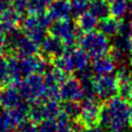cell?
<instances>
[{"label":"cell","mask_w":132,"mask_h":132,"mask_svg":"<svg viewBox=\"0 0 132 132\" xmlns=\"http://www.w3.org/2000/svg\"><path fill=\"white\" fill-rule=\"evenodd\" d=\"M130 104L114 96L103 102L100 124L107 132H125L130 126Z\"/></svg>","instance_id":"cell-1"},{"label":"cell","mask_w":132,"mask_h":132,"mask_svg":"<svg viewBox=\"0 0 132 132\" xmlns=\"http://www.w3.org/2000/svg\"><path fill=\"white\" fill-rule=\"evenodd\" d=\"M80 47L89 55L90 58L96 59L108 54L110 44L108 37L100 31L84 33L78 39Z\"/></svg>","instance_id":"cell-2"},{"label":"cell","mask_w":132,"mask_h":132,"mask_svg":"<svg viewBox=\"0 0 132 132\" xmlns=\"http://www.w3.org/2000/svg\"><path fill=\"white\" fill-rule=\"evenodd\" d=\"M52 21L53 20L46 12L39 15L29 14L22 22V30L29 38L40 44V42L46 36L45 32L50 28Z\"/></svg>","instance_id":"cell-3"},{"label":"cell","mask_w":132,"mask_h":132,"mask_svg":"<svg viewBox=\"0 0 132 132\" xmlns=\"http://www.w3.org/2000/svg\"><path fill=\"white\" fill-rule=\"evenodd\" d=\"M19 91L24 100L29 102H36L43 99L45 85L42 74H32L24 77L19 85Z\"/></svg>","instance_id":"cell-4"},{"label":"cell","mask_w":132,"mask_h":132,"mask_svg":"<svg viewBox=\"0 0 132 132\" xmlns=\"http://www.w3.org/2000/svg\"><path fill=\"white\" fill-rule=\"evenodd\" d=\"M80 106V113L78 116V119L76 120V123L85 128L100 125L101 111L103 106L102 101H99L98 98L82 99Z\"/></svg>","instance_id":"cell-5"},{"label":"cell","mask_w":132,"mask_h":132,"mask_svg":"<svg viewBox=\"0 0 132 132\" xmlns=\"http://www.w3.org/2000/svg\"><path fill=\"white\" fill-rule=\"evenodd\" d=\"M50 34L62 40L64 45L67 48L73 47L78 38V29L74 23V25L70 22V20H61L54 21L48 28Z\"/></svg>","instance_id":"cell-6"},{"label":"cell","mask_w":132,"mask_h":132,"mask_svg":"<svg viewBox=\"0 0 132 132\" xmlns=\"http://www.w3.org/2000/svg\"><path fill=\"white\" fill-rule=\"evenodd\" d=\"M93 88L97 98L104 102L118 94V85L116 75H102L93 78Z\"/></svg>","instance_id":"cell-7"},{"label":"cell","mask_w":132,"mask_h":132,"mask_svg":"<svg viewBox=\"0 0 132 132\" xmlns=\"http://www.w3.org/2000/svg\"><path fill=\"white\" fill-rule=\"evenodd\" d=\"M60 95L63 101H80L84 99V88L76 76H68L60 86Z\"/></svg>","instance_id":"cell-8"},{"label":"cell","mask_w":132,"mask_h":132,"mask_svg":"<svg viewBox=\"0 0 132 132\" xmlns=\"http://www.w3.org/2000/svg\"><path fill=\"white\" fill-rule=\"evenodd\" d=\"M66 46L59 38L55 37L54 35L50 34L46 35L43 40L40 42L39 51L41 52V56L46 60H54L55 58L61 56L65 53Z\"/></svg>","instance_id":"cell-9"},{"label":"cell","mask_w":132,"mask_h":132,"mask_svg":"<svg viewBox=\"0 0 132 132\" xmlns=\"http://www.w3.org/2000/svg\"><path fill=\"white\" fill-rule=\"evenodd\" d=\"M116 78L118 96L129 104H132V76L130 72L126 68L121 67L116 73Z\"/></svg>","instance_id":"cell-10"},{"label":"cell","mask_w":132,"mask_h":132,"mask_svg":"<svg viewBox=\"0 0 132 132\" xmlns=\"http://www.w3.org/2000/svg\"><path fill=\"white\" fill-rule=\"evenodd\" d=\"M22 102H24V99L18 87L7 85L2 88L0 92V105L4 109H12L19 106Z\"/></svg>","instance_id":"cell-11"},{"label":"cell","mask_w":132,"mask_h":132,"mask_svg":"<svg viewBox=\"0 0 132 132\" xmlns=\"http://www.w3.org/2000/svg\"><path fill=\"white\" fill-rule=\"evenodd\" d=\"M46 13L53 21L69 20L72 7L69 0H54L51 2Z\"/></svg>","instance_id":"cell-12"},{"label":"cell","mask_w":132,"mask_h":132,"mask_svg":"<svg viewBox=\"0 0 132 132\" xmlns=\"http://www.w3.org/2000/svg\"><path fill=\"white\" fill-rule=\"evenodd\" d=\"M114 67H116V62L108 54L94 59L91 66L93 73L96 74V76L109 75L114 70Z\"/></svg>","instance_id":"cell-13"},{"label":"cell","mask_w":132,"mask_h":132,"mask_svg":"<svg viewBox=\"0 0 132 132\" xmlns=\"http://www.w3.org/2000/svg\"><path fill=\"white\" fill-rule=\"evenodd\" d=\"M123 24L124 22L122 19L111 15L101 20L100 23L98 24V29L101 33H103L107 37H113V36L116 37L120 33Z\"/></svg>","instance_id":"cell-14"},{"label":"cell","mask_w":132,"mask_h":132,"mask_svg":"<svg viewBox=\"0 0 132 132\" xmlns=\"http://www.w3.org/2000/svg\"><path fill=\"white\" fill-rule=\"evenodd\" d=\"M6 63L8 69V82L7 85L19 87L20 82L22 81V73L20 68V58L14 55H7L6 56Z\"/></svg>","instance_id":"cell-15"},{"label":"cell","mask_w":132,"mask_h":132,"mask_svg":"<svg viewBox=\"0 0 132 132\" xmlns=\"http://www.w3.org/2000/svg\"><path fill=\"white\" fill-rule=\"evenodd\" d=\"M98 19L95 18L91 12L85 11L84 13L76 16L75 25L77 29L84 33L95 31V29L98 27Z\"/></svg>","instance_id":"cell-16"},{"label":"cell","mask_w":132,"mask_h":132,"mask_svg":"<svg viewBox=\"0 0 132 132\" xmlns=\"http://www.w3.org/2000/svg\"><path fill=\"white\" fill-rule=\"evenodd\" d=\"M52 61H53L54 67L57 68L58 70L62 71L66 75L72 73L75 70L74 69V65H73V62H72V58H71L70 52H65L61 56L55 58Z\"/></svg>","instance_id":"cell-17"},{"label":"cell","mask_w":132,"mask_h":132,"mask_svg":"<svg viewBox=\"0 0 132 132\" xmlns=\"http://www.w3.org/2000/svg\"><path fill=\"white\" fill-rule=\"evenodd\" d=\"M89 12H91L95 18L98 20H103L110 14L109 10V3L104 0H93L89 6L88 9Z\"/></svg>","instance_id":"cell-18"},{"label":"cell","mask_w":132,"mask_h":132,"mask_svg":"<svg viewBox=\"0 0 132 132\" xmlns=\"http://www.w3.org/2000/svg\"><path fill=\"white\" fill-rule=\"evenodd\" d=\"M70 54H71L72 62L74 65V69L76 71H79V70H82L89 67L90 57L81 47L72 48L70 51Z\"/></svg>","instance_id":"cell-19"},{"label":"cell","mask_w":132,"mask_h":132,"mask_svg":"<svg viewBox=\"0 0 132 132\" xmlns=\"http://www.w3.org/2000/svg\"><path fill=\"white\" fill-rule=\"evenodd\" d=\"M61 112L71 120H77L80 113V103L77 101H63L61 104Z\"/></svg>","instance_id":"cell-20"},{"label":"cell","mask_w":132,"mask_h":132,"mask_svg":"<svg viewBox=\"0 0 132 132\" xmlns=\"http://www.w3.org/2000/svg\"><path fill=\"white\" fill-rule=\"evenodd\" d=\"M42 103L44 120H56L61 113V105L58 103V101L42 100Z\"/></svg>","instance_id":"cell-21"},{"label":"cell","mask_w":132,"mask_h":132,"mask_svg":"<svg viewBox=\"0 0 132 132\" xmlns=\"http://www.w3.org/2000/svg\"><path fill=\"white\" fill-rule=\"evenodd\" d=\"M52 0H29L28 3V13L39 15L45 13L51 4Z\"/></svg>","instance_id":"cell-22"},{"label":"cell","mask_w":132,"mask_h":132,"mask_svg":"<svg viewBox=\"0 0 132 132\" xmlns=\"http://www.w3.org/2000/svg\"><path fill=\"white\" fill-rule=\"evenodd\" d=\"M29 119L30 121H32L33 123H40L44 120V112H43V103L42 100L33 102L30 105L29 108Z\"/></svg>","instance_id":"cell-23"},{"label":"cell","mask_w":132,"mask_h":132,"mask_svg":"<svg viewBox=\"0 0 132 132\" xmlns=\"http://www.w3.org/2000/svg\"><path fill=\"white\" fill-rule=\"evenodd\" d=\"M56 123L58 127V132H72L75 126V124L72 123V120L67 116L63 114L62 112L56 119Z\"/></svg>","instance_id":"cell-24"},{"label":"cell","mask_w":132,"mask_h":132,"mask_svg":"<svg viewBox=\"0 0 132 132\" xmlns=\"http://www.w3.org/2000/svg\"><path fill=\"white\" fill-rule=\"evenodd\" d=\"M126 9H127L126 0H112L111 2H109V10L112 16L122 19V15L126 12Z\"/></svg>","instance_id":"cell-25"},{"label":"cell","mask_w":132,"mask_h":132,"mask_svg":"<svg viewBox=\"0 0 132 132\" xmlns=\"http://www.w3.org/2000/svg\"><path fill=\"white\" fill-rule=\"evenodd\" d=\"M15 130L8 110L0 111V132H12Z\"/></svg>","instance_id":"cell-26"},{"label":"cell","mask_w":132,"mask_h":132,"mask_svg":"<svg viewBox=\"0 0 132 132\" xmlns=\"http://www.w3.org/2000/svg\"><path fill=\"white\" fill-rule=\"evenodd\" d=\"M72 7V12L75 16L84 13L89 9V6L93 0H69Z\"/></svg>","instance_id":"cell-27"},{"label":"cell","mask_w":132,"mask_h":132,"mask_svg":"<svg viewBox=\"0 0 132 132\" xmlns=\"http://www.w3.org/2000/svg\"><path fill=\"white\" fill-rule=\"evenodd\" d=\"M38 132H58L56 120H43L37 127Z\"/></svg>","instance_id":"cell-28"},{"label":"cell","mask_w":132,"mask_h":132,"mask_svg":"<svg viewBox=\"0 0 132 132\" xmlns=\"http://www.w3.org/2000/svg\"><path fill=\"white\" fill-rule=\"evenodd\" d=\"M28 3L29 0H12L11 7L23 15L25 12H28Z\"/></svg>","instance_id":"cell-29"},{"label":"cell","mask_w":132,"mask_h":132,"mask_svg":"<svg viewBox=\"0 0 132 132\" xmlns=\"http://www.w3.org/2000/svg\"><path fill=\"white\" fill-rule=\"evenodd\" d=\"M15 132H38V130L35 123L30 120H26L15 129Z\"/></svg>","instance_id":"cell-30"},{"label":"cell","mask_w":132,"mask_h":132,"mask_svg":"<svg viewBox=\"0 0 132 132\" xmlns=\"http://www.w3.org/2000/svg\"><path fill=\"white\" fill-rule=\"evenodd\" d=\"M0 81L5 84L8 82V69L5 59H3L0 62Z\"/></svg>","instance_id":"cell-31"},{"label":"cell","mask_w":132,"mask_h":132,"mask_svg":"<svg viewBox=\"0 0 132 132\" xmlns=\"http://www.w3.org/2000/svg\"><path fill=\"white\" fill-rule=\"evenodd\" d=\"M12 0H0V11L11 7Z\"/></svg>","instance_id":"cell-32"},{"label":"cell","mask_w":132,"mask_h":132,"mask_svg":"<svg viewBox=\"0 0 132 132\" xmlns=\"http://www.w3.org/2000/svg\"><path fill=\"white\" fill-rule=\"evenodd\" d=\"M86 132H105L104 128L102 126H94V127H90V128H86Z\"/></svg>","instance_id":"cell-33"},{"label":"cell","mask_w":132,"mask_h":132,"mask_svg":"<svg viewBox=\"0 0 132 132\" xmlns=\"http://www.w3.org/2000/svg\"><path fill=\"white\" fill-rule=\"evenodd\" d=\"M5 40H6V35L0 34V50H4V47H5Z\"/></svg>","instance_id":"cell-34"},{"label":"cell","mask_w":132,"mask_h":132,"mask_svg":"<svg viewBox=\"0 0 132 132\" xmlns=\"http://www.w3.org/2000/svg\"><path fill=\"white\" fill-rule=\"evenodd\" d=\"M72 132H86V128L80 126L78 123H76V125L74 126V129H73Z\"/></svg>","instance_id":"cell-35"},{"label":"cell","mask_w":132,"mask_h":132,"mask_svg":"<svg viewBox=\"0 0 132 132\" xmlns=\"http://www.w3.org/2000/svg\"><path fill=\"white\" fill-rule=\"evenodd\" d=\"M130 127H132V104H130V119H129Z\"/></svg>","instance_id":"cell-36"},{"label":"cell","mask_w":132,"mask_h":132,"mask_svg":"<svg viewBox=\"0 0 132 132\" xmlns=\"http://www.w3.org/2000/svg\"><path fill=\"white\" fill-rule=\"evenodd\" d=\"M130 47H131V50L130 51H132V22H131V30H130Z\"/></svg>","instance_id":"cell-37"},{"label":"cell","mask_w":132,"mask_h":132,"mask_svg":"<svg viewBox=\"0 0 132 132\" xmlns=\"http://www.w3.org/2000/svg\"><path fill=\"white\" fill-rule=\"evenodd\" d=\"M3 60V50H0V62Z\"/></svg>","instance_id":"cell-38"},{"label":"cell","mask_w":132,"mask_h":132,"mask_svg":"<svg viewBox=\"0 0 132 132\" xmlns=\"http://www.w3.org/2000/svg\"><path fill=\"white\" fill-rule=\"evenodd\" d=\"M129 13H130V16H131V20H132V5L129 8Z\"/></svg>","instance_id":"cell-39"},{"label":"cell","mask_w":132,"mask_h":132,"mask_svg":"<svg viewBox=\"0 0 132 132\" xmlns=\"http://www.w3.org/2000/svg\"><path fill=\"white\" fill-rule=\"evenodd\" d=\"M130 63H131V65H132V51H130Z\"/></svg>","instance_id":"cell-40"},{"label":"cell","mask_w":132,"mask_h":132,"mask_svg":"<svg viewBox=\"0 0 132 132\" xmlns=\"http://www.w3.org/2000/svg\"><path fill=\"white\" fill-rule=\"evenodd\" d=\"M1 90H2V86H1V81H0V92H1Z\"/></svg>","instance_id":"cell-41"},{"label":"cell","mask_w":132,"mask_h":132,"mask_svg":"<svg viewBox=\"0 0 132 132\" xmlns=\"http://www.w3.org/2000/svg\"><path fill=\"white\" fill-rule=\"evenodd\" d=\"M104 1H106V2H108V3H109V2H111L112 0H104Z\"/></svg>","instance_id":"cell-42"},{"label":"cell","mask_w":132,"mask_h":132,"mask_svg":"<svg viewBox=\"0 0 132 132\" xmlns=\"http://www.w3.org/2000/svg\"><path fill=\"white\" fill-rule=\"evenodd\" d=\"M0 106H1V105H0Z\"/></svg>","instance_id":"cell-43"},{"label":"cell","mask_w":132,"mask_h":132,"mask_svg":"<svg viewBox=\"0 0 132 132\" xmlns=\"http://www.w3.org/2000/svg\"><path fill=\"white\" fill-rule=\"evenodd\" d=\"M131 1H132V0H131Z\"/></svg>","instance_id":"cell-44"}]
</instances>
